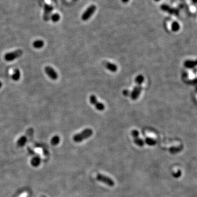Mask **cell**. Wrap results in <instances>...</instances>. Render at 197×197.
<instances>
[{
	"label": "cell",
	"mask_w": 197,
	"mask_h": 197,
	"mask_svg": "<svg viewBox=\"0 0 197 197\" xmlns=\"http://www.w3.org/2000/svg\"><path fill=\"white\" fill-rule=\"evenodd\" d=\"M93 134V131L89 128L85 129L82 132L74 135L73 137V140L75 142H80L86 138H89Z\"/></svg>",
	"instance_id": "1"
},
{
	"label": "cell",
	"mask_w": 197,
	"mask_h": 197,
	"mask_svg": "<svg viewBox=\"0 0 197 197\" xmlns=\"http://www.w3.org/2000/svg\"><path fill=\"white\" fill-rule=\"evenodd\" d=\"M23 54V51L21 49L16 50L13 51L9 52L5 54L4 56V58L5 61H11L19 58Z\"/></svg>",
	"instance_id": "2"
},
{
	"label": "cell",
	"mask_w": 197,
	"mask_h": 197,
	"mask_svg": "<svg viewBox=\"0 0 197 197\" xmlns=\"http://www.w3.org/2000/svg\"><path fill=\"white\" fill-rule=\"evenodd\" d=\"M96 178L97 181L105 183L108 186L113 187L114 186V182L113 181V179L104 175L98 173V174L97 175Z\"/></svg>",
	"instance_id": "3"
},
{
	"label": "cell",
	"mask_w": 197,
	"mask_h": 197,
	"mask_svg": "<svg viewBox=\"0 0 197 197\" xmlns=\"http://www.w3.org/2000/svg\"><path fill=\"white\" fill-rule=\"evenodd\" d=\"M96 7L95 5H91L86 9V10L83 13L82 15V19L83 21L88 20L90 17L93 15L96 10Z\"/></svg>",
	"instance_id": "4"
},
{
	"label": "cell",
	"mask_w": 197,
	"mask_h": 197,
	"mask_svg": "<svg viewBox=\"0 0 197 197\" xmlns=\"http://www.w3.org/2000/svg\"><path fill=\"white\" fill-rule=\"evenodd\" d=\"M90 102L91 104L94 105L95 108L98 111H103L105 109V106L101 102H98L96 97L94 95H91L89 98Z\"/></svg>",
	"instance_id": "5"
},
{
	"label": "cell",
	"mask_w": 197,
	"mask_h": 197,
	"mask_svg": "<svg viewBox=\"0 0 197 197\" xmlns=\"http://www.w3.org/2000/svg\"><path fill=\"white\" fill-rule=\"evenodd\" d=\"M44 71L51 79L55 80L58 78V74L53 67L50 66H46L44 68Z\"/></svg>",
	"instance_id": "6"
},
{
	"label": "cell",
	"mask_w": 197,
	"mask_h": 197,
	"mask_svg": "<svg viewBox=\"0 0 197 197\" xmlns=\"http://www.w3.org/2000/svg\"><path fill=\"white\" fill-rule=\"evenodd\" d=\"M142 89V84H137V85L135 86V88L131 93V98L132 100H135L137 99L141 94Z\"/></svg>",
	"instance_id": "7"
},
{
	"label": "cell",
	"mask_w": 197,
	"mask_h": 197,
	"mask_svg": "<svg viewBox=\"0 0 197 197\" xmlns=\"http://www.w3.org/2000/svg\"><path fill=\"white\" fill-rule=\"evenodd\" d=\"M160 8L162 10H163L164 11H167V12H168L169 14H171L177 15L178 14V11L177 9L171 8L169 5H168L165 4H162L160 6Z\"/></svg>",
	"instance_id": "8"
},
{
	"label": "cell",
	"mask_w": 197,
	"mask_h": 197,
	"mask_svg": "<svg viewBox=\"0 0 197 197\" xmlns=\"http://www.w3.org/2000/svg\"><path fill=\"white\" fill-rule=\"evenodd\" d=\"M53 10V7L49 5H45L44 6V11L43 15V19L45 21H48L50 19V14Z\"/></svg>",
	"instance_id": "9"
},
{
	"label": "cell",
	"mask_w": 197,
	"mask_h": 197,
	"mask_svg": "<svg viewBox=\"0 0 197 197\" xmlns=\"http://www.w3.org/2000/svg\"><path fill=\"white\" fill-rule=\"evenodd\" d=\"M104 66L105 67L108 69L109 71H111L112 72H116L117 70V65L114 64V63L109 62L108 61H105L104 62Z\"/></svg>",
	"instance_id": "10"
},
{
	"label": "cell",
	"mask_w": 197,
	"mask_h": 197,
	"mask_svg": "<svg viewBox=\"0 0 197 197\" xmlns=\"http://www.w3.org/2000/svg\"><path fill=\"white\" fill-rule=\"evenodd\" d=\"M27 141V137L26 135L21 136L16 142L17 146L19 147H22L25 145Z\"/></svg>",
	"instance_id": "11"
},
{
	"label": "cell",
	"mask_w": 197,
	"mask_h": 197,
	"mask_svg": "<svg viewBox=\"0 0 197 197\" xmlns=\"http://www.w3.org/2000/svg\"><path fill=\"white\" fill-rule=\"evenodd\" d=\"M41 163V158L39 156L37 155L34 157L31 160V164L33 167H38Z\"/></svg>",
	"instance_id": "12"
},
{
	"label": "cell",
	"mask_w": 197,
	"mask_h": 197,
	"mask_svg": "<svg viewBox=\"0 0 197 197\" xmlns=\"http://www.w3.org/2000/svg\"><path fill=\"white\" fill-rule=\"evenodd\" d=\"M20 78V72L19 69H15L13 74L11 75V78L14 81H18Z\"/></svg>",
	"instance_id": "13"
},
{
	"label": "cell",
	"mask_w": 197,
	"mask_h": 197,
	"mask_svg": "<svg viewBox=\"0 0 197 197\" xmlns=\"http://www.w3.org/2000/svg\"><path fill=\"white\" fill-rule=\"evenodd\" d=\"M44 42L42 40H36L35 41H34L33 43V46L34 48L36 49H40L42 48L44 46Z\"/></svg>",
	"instance_id": "14"
},
{
	"label": "cell",
	"mask_w": 197,
	"mask_h": 197,
	"mask_svg": "<svg viewBox=\"0 0 197 197\" xmlns=\"http://www.w3.org/2000/svg\"><path fill=\"white\" fill-rule=\"evenodd\" d=\"M60 141V137L57 135H55L54 136H53L51 138L50 142L52 145L56 146L59 143Z\"/></svg>",
	"instance_id": "15"
},
{
	"label": "cell",
	"mask_w": 197,
	"mask_h": 197,
	"mask_svg": "<svg viewBox=\"0 0 197 197\" xmlns=\"http://www.w3.org/2000/svg\"><path fill=\"white\" fill-rule=\"evenodd\" d=\"M171 29L173 32H177L180 29V25L177 21H173L171 24Z\"/></svg>",
	"instance_id": "16"
},
{
	"label": "cell",
	"mask_w": 197,
	"mask_h": 197,
	"mask_svg": "<svg viewBox=\"0 0 197 197\" xmlns=\"http://www.w3.org/2000/svg\"><path fill=\"white\" fill-rule=\"evenodd\" d=\"M144 142H145L146 144H147L149 146H154L155 145L156 143H157V141H156L153 138L147 137L146 138V140H144Z\"/></svg>",
	"instance_id": "17"
},
{
	"label": "cell",
	"mask_w": 197,
	"mask_h": 197,
	"mask_svg": "<svg viewBox=\"0 0 197 197\" xmlns=\"http://www.w3.org/2000/svg\"><path fill=\"white\" fill-rule=\"evenodd\" d=\"M134 141L135 144H136L137 146H140V147H142L144 146V141L142 140V139L139 138L138 137L134 138Z\"/></svg>",
	"instance_id": "18"
},
{
	"label": "cell",
	"mask_w": 197,
	"mask_h": 197,
	"mask_svg": "<svg viewBox=\"0 0 197 197\" xmlns=\"http://www.w3.org/2000/svg\"><path fill=\"white\" fill-rule=\"evenodd\" d=\"M50 19L54 22H56L60 19V16L58 13H54L51 15Z\"/></svg>",
	"instance_id": "19"
},
{
	"label": "cell",
	"mask_w": 197,
	"mask_h": 197,
	"mask_svg": "<svg viewBox=\"0 0 197 197\" xmlns=\"http://www.w3.org/2000/svg\"><path fill=\"white\" fill-rule=\"evenodd\" d=\"M135 80L136 84H142L144 81V77L142 75H138L136 77Z\"/></svg>",
	"instance_id": "20"
},
{
	"label": "cell",
	"mask_w": 197,
	"mask_h": 197,
	"mask_svg": "<svg viewBox=\"0 0 197 197\" xmlns=\"http://www.w3.org/2000/svg\"><path fill=\"white\" fill-rule=\"evenodd\" d=\"M195 63H196V62L193 61H187L185 62L184 65H185V66H186L187 67H193L195 65Z\"/></svg>",
	"instance_id": "21"
},
{
	"label": "cell",
	"mask_w": 197,
	"mask_h": 197,
	"mask_svg": "<svg viewBox=\"0 0 197 197\" xmlns=\"http://www.w3.org/2000/svg\"><path fill=\"white\" fill-rule=\"evenodd\" d=\"M131 135H132V136H133V137H134V138L138 137L139 133H138V132L137 130H133L131 131Z\"/></svg>",
	"instance_id": "22"
},
{
	"label": "cell",
	"mask_w": 197,
	"mask_h": 197,
	"mask_svg": "<svg viewBox=\"0 0 197 197\" xmlns=\"http://www.w3.org/2000/svg\"><path fill=\"white\" fill-rule=\"evenodd\" d=\"M173 177H175L176 178H177V177L180 176H181V171H180V170H178L177 173H173Z\"/></svg>",
	"instance_id": "23"
},
{
	"label": "cell",
	"mask_w": 197,
	"mask_h": 197,
	"mask_svg": "<svg viewBox=\"0 0 197 197\" xmlns=\"http://www.w3.org/2000/svg\"><path fill=\"white\" fill-rule=\"evenodd\" d=\"M123 93L125 96H128L129 94V91L127 90H125L123 91Z\"/></svg>",
	"instance_id": "24"
},
{
	"label": "cell",
	"mask_w": 197,
	"mask_h": 197,
	"mask_svg": "<svg viewBox=\"0 0 197 197\" xmlns=\"http://www.w3.org/2000/svg\"><path fill=\"white\" fill-rule=\"evenodd\" d=\"M121 1L123 3H127L128 2H129V0H121Z\"/></svg>",
	"instance_id": "25"
},
{
	"label": "cell",
	"mask_w": 197,
	"mask_h": 197,
	"mask_svg": "<svg viewBox=\"0 0 197 197\" xmlns=\"http://www.w3.org/2000/svg\"><path fill=\"white\" fill-rule=\"evenodd\" d=\"M192 2L194 3H197V0H192Z\"/></svg>",
	"instance_id": "26"
},
{
	"label": "cell",
	"mask_w": 197,
	"mask_h": 197,
	"mask_svg": "<svg viewBox=\"0 0 197 197\" xmlns=\"http://www.w3.org/2000/svg\"><path fill=\"white\" fill-rule=\"evenodd\" d=\"M2 86V82H0V89H1V88Z\"/></svg>",
	"instance_id": "27"
},
{
	"label": "cell",
	"mask_w": 197,
	"mask_h": 197,
	"mask_svg": "<svg viewBox=\"0 0 197 197\" xmlns=\"http://www.w3.org/2000/svg\"><path fill=\"white\" fill-rule=\"evenodd\" d=\"M154 1H156V2H159V1H160V0H154Z\"/></svg>",
	"instance_id": "28"
},
{
	"label": "cell",
	"mask_w": 197,
	"mask_h": 197,
	"mask_svg": "<svg viewBox=\"0 0 197 197\" xmlns=\"http://www.w3.org/2000/svg\"><path fill=\"white\" fill-rule=\"evenodd\" d=\"M40 197H46V196H41Z\"/></svg>",
	"instance_id": "29"
}]
</instances>
